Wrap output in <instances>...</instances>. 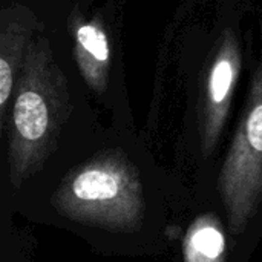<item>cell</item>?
<instances>
[{
	"label": "cell",
	"instance_id": "6da1fadb",
	"mask_svg": "<svg viewBox=\"0 0 262 262\" xmlns=\"http://www.w3.org/2000/svg\"><path fill=\"white\" fill-rule=\"evenodd\" d=\"M71 114L68 81L46 38L31 41L8 124L9 180L15 189L37 173Z\"/></svg>",
	"mask_w": 262,
	"mask_h": 262
},
{
	"label": "cell",
	"instance_id": "7a4b0ae2",
	"mask_svg": "<svg viewBox=\"0 0 262 262\" xmlns=\"http://www.w3.org/2000/svg\"><path fill=\"white\" fill-rule=\"evenodd\" d=\"M51 203L71 221L112 232H135L144 218L138 169L121 150H106L71 170Z\"/></svg>",
	"mask_w": 262,
	"mask_h": 262
},
{
	"label": "cell",
	"instance_id": "3957f363",
	"mask_svg": "<svg viewBox=\"0 0 262 262\" xmlns=\"http://www.w3.org/2000/svg\"><path fill=\"white\" fill-rule=\"evenodd\" d=\"M218 192L230 230L243 233L262 201V54L241 123L218 177Z\"/></svg>",
	"mask_w": 262,
	"mask_h": 262
},
{
	"label": "cell",
	"instance_id": "277c9868",
	"mask_svg": "<svg viewBox=\"0 0 262 262\" xmlns=\"http://www.w3.org/2000/svg\"><path fill=\"white\" fill-rule=\"evenodd\" d=\"M241 71V49L233 31L227 29L209 63L204 78L200 132L204 157H210L224 130Z\"/></svg>",
	"mask_w": 262,
	"mask_h": 262
},
{
	"label": "cell",
	"instance_id": "5b68a950",
	"mask_svg": "<svg viewBox=\"0 0 262 262\" xmlns=\"http://www.w3.org/2000/svg\"><path fill=\"white\" fill-rule=\"evenodd\" d=\"M69 28L74 40V57L84 83L101 95L109 81L111 43L100 17L84 20L80 14H72Z\"/></svg>",
	"mask_w": 262,
	"mask_h": 262
},
{
	"label": "cell",
	"instance_id": "8992f818",
	"mask_svg": "<svg viewBox=\"0 0 262 262\" xmlns=\"http://www.w3.org/2000/svg\"><path fill=\"white\" fill-rule=\"evenodd\" d=\"M31 31L26 23L9 20L2 23L0 31V121L5 124L8 101L12 97L20 69L23 66Z\"/></svg>",
	"mask_w": 262,
	"mask_h": 262
},
{
	"label": "cell",
	"instance_id": "52a82bcc",
	"mask_svg": "<svg viewBox=\"0 0 262 262\" xmlns=\"http://www.w3.org/2000/svg\"><path fill=\"white\" fill-rule=\"evenodd\" d=\"M226 235L216 215H200L183 241L184 262H226Z\"/></svg>",
	"mask_w": 262,
	"mask_h": 262
}]
</instances>
